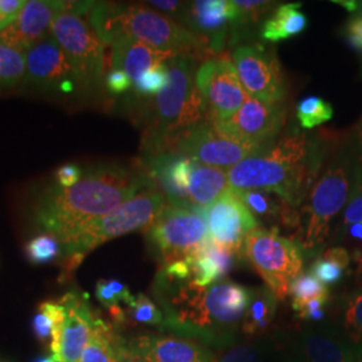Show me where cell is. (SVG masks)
<instances>
[{"mask_svg": "<svg viewBox=\"0 0 362 362\" xmlns=\"http://www.w3.org/2000/svg\"><path fill=\"white\" fill-rule=\"evenodd\" d=\"M145 189H156L143 170L103 165L83 172L71 188L45 187L30 206L31 220L61 246Z\"/></svg>", "mask_w": 362, "mask_h": 362, "instance_id": "cell-1", "label": "cell"}, {"mask_svg": "<svg viewBox=\"0 0 362 362\" xmlns=\"http://www.w3.org/2000/svg\"><path fill=\"white\" fill-rule=\"evenodd\" d=\"M155 290L164 308L163 330L218 348L236 344L251 288L228 281L197 286L158 272Z\"/></svg>", "mask_w": 362, "mask_h": 362, "instance_id": "cell-2", "label": "cell"}, {"mask_svg": "<svg viewBox=\"0 0 362 362\" xmlns=\"http://www.w3.org/2000/svg\"><path fill=\"white\" fill-rule=\"evenodd\" d=\"M321 157L320 145L293 127L255 155L227 170L228 182L238 191L276 194L298 209L310 194Z\"/></svg>", "mask_w": 362, "mask_h": 362, "instance_id": "cell-3", "label": "cell"}, {"mask_svg": "<svg viewBox=\"0 0 362 362\" xmlns=\"http://www.w3.org/2000/svg\"><path fill=\"white\" fill-rule=\"evenodd\" d=\"M86 15L105 46L117 39L129 38L163 52L197 54L208 50L191 30L153 8L94 1Z\"/></svg>", "mask_w": 362, "mask_h": 362, "instance_id": "cell-4", "label": "cell"}, {"mask_svg": "<svg viewBox=\"0 0 362 362\" xmlns=\"http://www.w3.org/2000/svg\"><path fill=\"white\" fill-rule=\"evenodd\" d=\"M197 59L196 54L181 52L167 62L168 85L151 101L144 149L164 143L206 118L203 100L196 86Z\"/></svg>", "mask_w": 362, "mask_h": 362, "instance_id": "cell-5", "label": "cell"}, {"mask_svg": "<svg viewBox=\"0 0 362 362\" xmlns=\"http://www.w3.org/2000/svg\"><path fill=\"white\" fill-rule=\"evenodd\" d=\"M165 204V197L160 191L145 189L103 219L93 223L86 230L61 246L65 275L74 272L90 251L104 245L105 242L127 233L146 230Z\"/></svg>", "mask_w": 362, "mask_h": 362, "instance_id": "cell-6", "label": "cell"}, {"mask_svg": "<svg viewBox=\"0 0 362 362\" xmlns=\"http://www.w3.org/2000/svg\"><path fill=\"white\" fill-rule=\"evenodd\" d=\"M350 164L345 158L333 161L315 181L309 203L302 208L298 245L306 255H314L326 243L332 221L349 199Z\"/></svg>", "mask_w": 362, "mask_h": 362, "instance_id": "cell-7", "label": "cell"}, {"mask_svg": "<svg viewBox=\"0 0 362 362\" xmlns=\"http://www.w3.org/2000/svg\"><path fill=\"white\" fill-rule=\"evenodd\" d=\"M240 254L279 300L288 296L290 285L303 270L302 248L276 228H258L248 233Z\"/></svg>", "mask_w": 362, "mask_h": 362, "instance_id": "cell-8", "label": "cell"}, {"mask_svg": "<svg viewBox=\"0 0 362 362\" xmlns=\"http://www.w3.org/2000/svg\"><path fill=\"white\" fill-rule=\"evenodd\" d=\"M77 81L81 95L100 91L104 79L105 45L88 18L61 13L52 26Z\"/></svg>", "mask_w": 362, "mask_h": 362, "instance_id": "cell-9", "label": "cell"}, {"mask_svg": "<svg viewBox=\"0 0 362 362\" xmlns=\"http://www.w3.org/2000/svg\"><path fill=\"white\" fill-rule=\"evenodd\" d=\"M262 149L263 148L236 140L219 128L216 122L204 118L192 128L181 132L164 143L145 149V153L172 151L187 156L203 165L230 170Z\"/></svg>", "mask_w": 362, "mask_h": 362, "instance_id": "cell-10", "label": "cell"}, {"mask_svg": "<svg viewBox=\"0 0 362 362\" xmlns=\"http://www.w3.org/2000/svg\"><path fill=\"white\" fill-rule=\"evenodd\" d=\"M145 231L163 266L194 257L208 239L207 223L200 212L169 204Z\"/></svg>", "mask_w": 362, "mask_h": 362, "instance_id": "cell-11", "label": "cell"}, {"mask_svg": "<svg viewBox=\"0 0 362 362\" xmlns=\"http://www.w3.org/2000/svg\"><path fill=\"white\" fill-rule=\"evenodd\" d=\"M25 89L52 97L81 95L65 52L52 33L25 52Z\"/></svg>", "mask_w": 362, "mask_h": 362, "instance_id": "cell-12", "label": "cell"}, {"mask_svg": "<svg viewBox=\"0 0 362 362\" xmlns=\"http://www.w3.org/2000/svg\"><path fill=\"white\" fill-rule=\"evenodd\" d=\"M196 86L203 100L206 119L227 121L245 105V90L231 61L212 58L197 69Z\"/></svg>", "mask_w": 362, "mask_h": 362, "instance_id": "cell-13", "label": "cell"}, {"mask_svg": "<svg viewBox=\"0 0 362 362\" xmlns=\"http://www.w3.org/2000/svg\"><path fill=\"white\" fill-rule=\"evenodd\" d=\"M233 64L251 98L266 104H282L286 95V81L272 52L254 46H242L233 52Z\"/></svg>", "mask_w": 362, "mask_h": 362, "instance_id": "cell-14", "label": "cell"}, {"mask_svg": "<svg viewBox=\"0 0 362 362\" xmlns=\"http://www.w3.org/2000/svg\"><path fill=\"white\" fill-rule=\"evenodd\" d=\"M200 214L207 223L209 239L235 255L240 254L247 235L259 228L258 220L231 187Z\"/></svg>", "mask_w": 362, "mask_h": 362, "instance_id": "cell-15", "label": "cell"}, {"mask_svg": "<svg viewBox=\"0 0 362 362\" xmlns=\"http://www.w3.org/2000/svg\"><path fill=\"white\" fill-rule=\"evenodd\" d=\"M285 119L282 104H266L250 97L231 118L216 124L236 140L264 148L281 134Z\"/></svg>", "mask_w": 362, "mask_h": 362, "instance_id": "cell-16", "label": "cell"}, {"mask_svg": "<svg viewBox=\"0 0 362 362\" xmlns=\"http://www.w3.org/2000/svg\"><path fill=\"white\" fill-rule=\"evenodd\" d=\"M240 13L233 0H197L181 15V25L202 39L208 50H223L230 27H239Z\"/></svg>", "mask_w": 362, "mask_h": 362, "instance_id": "cell-17", "label": "cell"}, {"mask_svg": "<svg viewBox=\"0 0 362 362\" xmlns=\"http://www.w3.org/2000/svg\"><path fill=\"white\" fill-rule=\"evenodd\" d=\"M62 13V3L52 0H30L11 25L0 33V45L25 52L52 33L55 18Z\"/></svg>", "mask_w": 362, "mask_h": 362, "instance_id": "cell-18", "label": "cell"}, {"mask_svg": "<svg viewBox=\"0 0 362 362\" xmlns=\"http://www.w3.org/2000/svg\"><path fill=\"white\" fill-rule=\"evenodd\" d=\"M132 354L146 362H215L206 345L180 336H140L125 339Z\"/></svg>", "mask_w": 362, "mask_h": 362, "instance_id": "cell-19", "label": "cell"}, {"mask_svg": "<svg viewBox=\"0 0 362 362\" xmlns=\"http://www.w3.org/2000/svg\"><path fill=\"white\" fill-rule=\"evenodd\" d=\"M66 309L65 324L59 341L57 362H79L90 341L97 322L89 305L76 293H67L59 300Z\"/></svg>", "mask_w": 362, "mask_h": 362, "instance_id": "cell-20", "label": "cell"}, {"mask_svg": "<svg viewBox=\"0 0 362 362\" xmlns=\"http://www.w3.org/2000/svg\"><path fill=\"white\" fill-rule=\"evenodd\" d=\"M112 69L125 71L133 85L149 70L167 64L179 55L177 52H163L129 38H119L112 45Z\"/></svg>", "mask_w": 362, "mask_h": 362, "instance_id": "cell-21", "label": "cell"}, {"mask_svg": "<svg viewBox=\"0 0 362 362\" xmlns=\"http://www.w3.org/2000/svg\"><path fill=\"white\" fill-rule=\"evenodd\" d=\"M302 362H356L357 350L336 330L309 329L299 339Z\"/></svg>", "mask_w": 362, "mask_h": 362, "instance_id": "cell-22", "label": "cell"}, {"mask_svg": "<svg viewBox=\"0 0 362 362\" xmlns=\"http://www.w3.org/2000/svg\"><path fill=\"white\" fill-rule=\"evenodd\" d=\"M235 191L255 219L272 224L276 230L278 226L299 228L300 215L297 208L291 207L282 197L263 191Z\"/></svg>", "mask_w": 362, "mask_h": 362, "instance_id": "cell-23", "label": "cell"}, {"mask_svg": "<svg viewBox=\"0 0 362 362\" xmlns=\"http://www.w3.org/2000/svg\"><path fill=\"white\" fill-rule=\"evenodd\" d=\"M235 254L218 246L208 236L207 242L194 257L188 258L191 281L197 286H211L227 276L235 266Z\"/></svg>", "mask_w": 362, "mask_h": 362, "instance_id": "cell-24", "label": "cell"}, {"mask_svg": "<svg viewBox=\"0 0 362 362\" xmlns=\"http://www.w3.org/2000/svg\"><path fill=\"white\" fill-rule=\"evenodd\" d=\"M230 189L227 170L194 163L189 182V204L194 211L202 212L219 196Z\"/></svg>", "mask_w": 362, "mask_h": 362, "instance_id": "cell-25", "label": "cell"}, {"mask_svg": "<svg viewBox=\"0 0 362 362\" xmlns=\"http://www.w3.org/2000/svg\"><path fill=\"white\" fill-rule=\"evenodd\" d=\"M300 3L279 6L262 27V38L279 42L297 37L308 27V18L300 11Z\"/></svg>", "mask_w": 362, "mask_h": 362, "instance_id": "cell-26", "label": "cell"}, {"mask_svg": "<svg viewBox=\"0 0 362 362\" xmlns=\"http://www.w3.org/2000/svg\"><path fill=\"white\" fill-rule=\"evenodd\" d=\"M278 300L279 299L274 296L267 286L251 288V298L242 322V332L251 336L266 332L275 318Z\"/></svg>", "mask_w": 362, "mask_h": 362, "instance_id": "cell-27", "label": "cell"}, {"mask_svg": "<svg viewBox=\"0 0 362 362\" xmlns=\"http://www.w3.org/2000/svg\"><path fill=\"white\" fill-rule=\"evenodd\" d=\"M124 339L103 320L97 318L90 341L79 362H118Z\"/></svg>", "mask_w": 362, "mask_h": 362, "instance_id": "cell-28", "label": "cell"}, {"mask_svg": "<svg viewBox=\"0 0 362 362\" xmlns=\"http://www.w3.org/2000/svg\"><path fill=\"white\" fill-rule=\"evenodd\" d=\"M349 252L344 247H333L326 250L311 266L310 272L325 286L336 285L344 276L349 266Z\"/></svg>", "mask_w": 362, "mask_h": 362, "instance_id": "cell-29", "label": "cell"}, {"mask_svg": "<svg viewBox=\"0 0 362 362\" xmlns=\"http://www.w3.org/2000/svg\"><path fill=\"white\" fill-rule=\"evenodd\" d=\"M25 73V54L0 45V93L22 86Z\"/></svg>", "mask_w": 362, "mask_h": 362, "instance_id": "cell-30", "label": "cell"}, {"mask_svg": "<svg viewBox=\"0 0 362 362\" xmlns=\"http://www.w3.org/2000/svg\"><path fill=\"white\" fill-rule=\"evenodd\" d=\"M95 296H97V299L101 302V305L110 311L112 317L117 321L125 320V314H124V310L119 308V303L122 302L127 306H129L134 299V297L130 294L129 288L116 279L100 281L97 284Z\"/></svg>", "mask_w": 362, "mask_h": 362, "instance_id": "cell-31", "label": "cell"}, {"mask_svg": "<svg viewBox=\"0 0 362 362\" xmlns=\"http://www.w3.org/2000/svg\"><path fill=\"white\" fill-rule=\"evenodd\" d=\"M297 117L302 128L313 129L333 117V107L320 97H308L298 104Z\"/></svg>", "mask_w": 362, "mask_h": 362, "instance_id": "cell-32", "label": "cell"}, {"mask_svg": "<svg viewBox=\"0 0 362 362\" xmlns=\"http://www.w3.org/2000/svg\"><path fill=\"white\" fill-rule=\"evenodd\" d=\"M25 254L33 264H46L52 263L62 254V247L52 233H40L28 240L25 247Z\"/></svg>", "mask_w": 362, "mask_h": 362, "instance_id": "cell-33", "label": "cell"}, {"mask_svg": "<svg viewBox=\"0 0 362 362\" xmlns=\"http://www.w3.org/2000/svg\"><path fill=\"white\" fill-rule=\"evenodd\" d=\"M288 296L293 297V309L314 298L329 297V290L310 272H302L290 285Z\"/></svg>", "mask_w": 362, "mask_h": 362, "instance_id": "cell-34", "label": "cell"}, {"mask_svg": "<svg viewBox=\"0 0 362 362\" xmlns=\"http://www.w3.org/2000/svg\"><path fill=\"white\" fill-rule=\"evenodd\" d=\"M344 321L348 334L357 348L362 349V290H357L346 299Z\"/></svg>", "mask_w": 362, "mask_h": 362, "instance_id": "cell-35", "label": "cell"}, {"mask_svg": "<svg viewBox=\"0 0 362 362\" xmlns=\"http://www.w3.org/2000/svg\"><path fill=\"white\" fill-rule=\"evenodd\" d=\"M128 308L132 318L139 324L161 326L164 322V314L145 294L136 296Z\"/></svg>", "mask_w": 362, "mask_h": 362, "instance_id": "cell-36", "label": "cell"}, {"mask_svg": "<svg viewBox=\"0 0 362 362\" xmlns=\"http://www.w3.org/2000/svg\"><path fill=\"white\" fill-rule=\"evenodd\" d=\"M168 85V69L167 64L158 66L153 70L146 71L133 85L134 91L140 95H157Z\"/></svg>", "mask_w": 362, "mask_h": 362, "instance_id": "cell-37", "label": "cell"}, {"mask_svg": "<svg viewBox=\"0 0 362 362\" xmlns=\"http://www.w3.org/2000/svg\"><path fill=\"white\" fill-rule=\"evenodd\" d=\"M362 223V175L358 169L356 173V182L348 199V206L344 214V226Z\"/></svg>", "mask_w": 362, "mask_h": 362, "instance_id": "cell-38", "label": "cell"}, {"mask_svg": "<svg viewBox=\"0 0 362 362\" xmlns=\"http://www.w3.org/2000/svg\"><path fill=\"white\" fill-rule=\"evenodd\" d=\"M262 348L254 342L238 344L226 350L216 362H260Z\"/></svg>", "mask_w": 362, "mask_h": 362, "instance_id": "cell-39", "label": "cell"}, {"mask_svg": "<svg viewBox=\"0 0 362 362\" xmlns=\"http://www.w3.org/2000/svg\"><path fill=\"white\" fill-rule=\"evenodd\" d=\"M239 8L240 19L239 26L250 22H258L259 19L272 10V1H258V0H233Z\"/></svg>", "mask_w": 362, "mask_h": 362, "instance_id": "cell-40", "label": "cell"}, {"mask_svg": "<svg viewBox=\"0 0 362 362\" xmlns=\"http://www.w3.org/2000/svg\"><path fill=\"white\" fill-rule=\"evenodd\" d=\"M34 333L40 341H52V329H54V315H52V303L43 302L39 308V313L33 322Z\"/></svg>", "mask_w": 362, "mask_h": 362, "instance_id": "cell-41", "label": "cell"}, {"mask_svg": "<svg viewBox=\"0 0 362 362\" xmlns=\"http://www.w3.org/2000/svg\"><path fill=\"white\" fill-rule=\"evenodd\" d=\"M105 86H106V90L110 94L117 95V94H124L129 91L130 88L133 86V82L125 71L112 69L105 77Z\"/></svg>", "mask_w": 362, "mask_h": 362, "instance_id": "cell-42", "label": "cell"}, {"mask_svg": "<svg viewBox=\"0 0 362 362\" xmlns=\"http://www.w3.org/2000/svg\"><path fill=\"white\" fill-rule=\"evenodd\" d=\"M345 30L350 45L357 50H362V1H358L356 11L350 15Z\"/></svg>", "mask_w": 362, "mask_h": 362, "instance_id": "cell-43", "label": "cell"}, {"mask_svg": "<svg viewBox=\"0 0 362 362\" xmlns=\"http://www.w3.org/2000/svg\"><path fill=\"white\" fill-rule=\"evenodd\" d=\"M327 300L329 297L314 298L294 308V310L297 311L302 320L321 321L325 317L324 308Z\"/></svg>", "mask_w": 362, "mask_h": 362, "instance_id": "cell-44", "label": "cell"}, {"mask_svg": "<svg viewBox=\"0 0 362 362\" xmlns=\"http://www.w3.org/2000/svg\"><path fill=\"white\" fill-rule=\"evenodd\" d=\"M83 176V170L77 164H65L57 169L55 180L62 188L74 187Z\"/></svg>", "mask_w": 362, "mask_h": 362, "instance_id": "cell-45", "label": "cell"}, {"mask_svg": "<svg viewBox=\"0 0 362 362\" xmlns=\"http://www.w3.org/2000/svg\"><path fill=\"white\" fill-rule=\"evenodd\" d=\"M345 236L351 246V255L362 264V223L345 226Z\"/></svg>", "mask_w": 362, "mask_h": 362, "instance_id": "cell-46", "label": "cell"}, {"mask_svg": "<svg viewBox=\"0 0 362 362\" xmlns=\"http://www.w3.org/2000/svg\"><path fill=\"white\" fill-rule=\"evenodd\" d=\"M26 0H0V16L13 23L26 6Z\"/></svg>", "mask_w": 362, "mask_h": 362, "instance_id": "cell-47", "label": "cell"}, {"mask_svg": "<svg viewBox=\"0 0 362 362\" xmlns=\"http://www.w3.org/2000/svg\"><path fill=\"white\" fill-rule=\"evenodd\" d=\"M146 4H149L152 8H157L160 11H165V13H172L175 15V18L180 19L181 15L185 10V3L182 1H148Z\"/></svg>", "mask_w": 362, "mask_h": 362, "instance_id": "cell-48", "label": "cell"}, {"mask_svg": "<svg viewBox=\"0 0 362 362\" xmlns=\"http://www.w3.org/2000/svg\"><path fill=\"white\" fill-rule=\"evenodd\" d=\"M118 362H146L144 361L143 358H140V357H137V356H134V354H132L129 350L127 349V346H125V339H124V342H122V348H121V351H119V361Z\"/></svg>", "mask_w": 362, "mask_h": 362, "instance_id": "cell-49", "label": "cell"}, {"mask_svg": "<svg viewBox=\"0 0 362 362\" xmlns=\"http://www.w3.org/2000/svg\"><path fill=\"white\" fill-rule=\"evenodd\" d=\"M8 25H11V22H8V21H6V19H3V18L0 16V33H1L6 27L8 26Z\"/></svg>", "mask_w": 362, "mask_h": 362, "instance_id": "cell-50", "label": "cell"}, {"mask_svg": "<svg viewBox=\"0 0 362 362\" xmlns=\"http://www.w3.org/2000/svg\"><path fill=\"white\" fill-rule=\"evenodd\" d=\"M35 362H57V360H55V357L54 356H49V357H42V358H39V360H37Z\"/></svg>", "mask_w": 362, "mask_h": 362, "instance_id": "cell-51", "label": "cell"}, {"mask_svg": "<svg viewBox=\"0 0 362 362\" xmlns=\"http://www.w3.org/2000/svg\"><path fill=\"white\" fill-rule=\"evenodd\" d=\"M288 362H302V361H298V360H290Z\"/></svg>", "mask_w": 362, "mask_h": 362, "instance_id": "cell-52", "label": "cell"}]
</instances>
